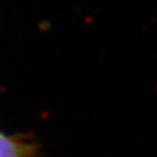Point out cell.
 I'll list each match as a JSON object with an SVG mask.
<instances>
[{"label":"cell","instance_id":"obj_1","mask_svg":"<svg viewBox=\"0 0 157 157\" xmlns=\"http://www.w3.org/2000/svg\"><path fill=\"white\" fill-rule=\"evenodd\" d=\"M32 145L0 132V157H32Z\"/></svg>","mask_w":157,"mask_h":157}]
</instances>
